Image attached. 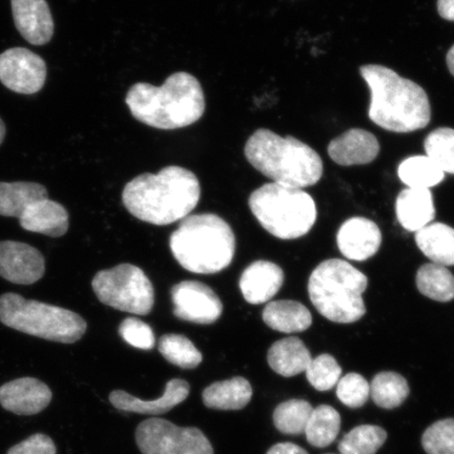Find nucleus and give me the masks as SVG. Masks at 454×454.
<instances>
[{"label":"nucleus","instance_id":"obj_27","mask_svg":"<svg viewBox=\"0 0 454 454\" xmlns=\"http://www.w3.org/2000/svg\"><path fill=\"white\" fill-rule=\"evenodd\" d=\"M419 292L438 302H450L454 299V276L446 266L428 263L421 266L417 274Z\"/></svg>","mask_w":454,"mask_h":454},{"label":"nucleus","instance_id":"obj_1","mask_svg":"<svg viewBox=\"0 0 454 454\" xmlns=\"http://www.w3.org/2000/svg\"><path fill=\"white\" fill-rule=\"evenodd\" d=\"M201 187L190 169L170 166L141 174L124 187L122 202L144 223L163 226L187 217L200 200Z\"/></svg>","mask_w":454,"mask_h":454},{"label":"nucleus","instance_id":"obj_28","mask_svg":"<svg viewBox=\"0 0 454 454\" xmlns=\"http://www.w3.org/2000/svg\"><path fill=\"white\" fill-rule=\"evenodd\" d=\"M403 184L411 189H427L442 183L445 173L427 156H412L403 160L397 168Z\"/></svg>","mask_w":454,"mask_h":454},{"label":"nucleus","instance_id":"obj_42","mask_svg":"<svg viewBox=\"0 0 454 454\" xmlns=\"http://www.w3.org/2000/svg\"><path fill=\"white\" fill-rule=\"evenodd\" d=\"M446 62L448 70H450L451 75L454 76V44L450 49V51H448V53L446 55Z\"/></svg>","mask_w":454,"mask_h":454},{"label":"nucleus","instance_id":"obj_18","mask_svg":"<svg viewBox=\"0 0 454 454\" xmlns=\"http://www.w3.org/2000/svg\"><path fill=\"white\" fill-rule=\"evenodd\" d=\"M190 391L191 386L184 380L173 379L167 384L164 394L157 400H141L127 391L114 390L110 395V402L119 411L160 416L185 401Z\"/></svg>","mask_w":454,"mask_h":454},{"label":"nucleus","instance_id":"obj_3","mask_svg":"<svg viewBox=\"0 0 454 454\" xmlns=\"http://www.w3.org/2000/svg\"><path fill=\"white\" fill-rule=\"evenodd\" d=\"M360 73L372 93L368 116L378 127L404 134L428 126L430 101L421 85L381 65L362 66Z\"/></svg>","mask_w":454,"mask_h":454},{"label":"nucleus","instance_id":"obj_21","mask_svg":"<svg viewBox=\"0 0 454 454\" xmlns=\"http://www.w3.org/2000/svg\"><path fill=\"white\" fill-rule=\"evenodd\" d=\"M396 217L408 231H418L433 223L435 217L434 197L430 190H403L396 198Z\"/></svg>","mask_w":454,"mask_h":454},{"label":"nucleus","instance_id":"obj_8","mask_svg":"<svg viewBox=\"0 0 454 454\" xmlns=\"http://www.w3.org/2000/svg\"><path fill=\"white\" fill-rule=\"evenodd\" d=\"M0 322L28 336L62 344L78 342L88 327L76 312L27 300L14 293L0 296Z\"/></svg>","mask_w":454,"mask_h":454},{"label":"nucleus","instance_id":"obj_30","mask_svg":"<svg viewBox=\"0 0 454 454\" xmlns=\"http://www.w3.org/2000/svg\"><path fill=\"white\" fill-rule=\"evenodd\" d=\"M340 428L339 412L332 406L320 405L312 411L304 434L311 446L325 448L336 441Z\"/></svg>","mask_w":454,"mask_h":454},{"label":"nucleus","instance_id":"obj_32","mask_svg":"<svg viewBox=\"0 0 454 454\" xmlns=\"http://www.w3.org/2000/svg\"><path fill=\"white\" fill-rule=\"evenodd\" d=\"M387 440V433L376 425H361L340 441V454H376Z\"/></svg>","mask_w":454,"mask_h":454},{"label":"nucleus","instance_id":"obj_33","mask_svg":"<svg viewBox=\"0 0 454 454\" xmlns=\"http://www.w3.org/2000/svg\"><path fill=\"white\" fill-rule=\"evenodd\" d=\"M312 411L314 408L308 401L294 399L277 406L272 419L280 433L299 435L305 433Z\"/></svg>","mask_w":454,"mask_h":454},{"label":"nucleus","instance_id":"obj_36","mask_svg":"<svg viewBox=\"0 0 454 454\" xmlns=\"http://www.w3.org/2000/svg\"><path fill=\"white\" fill-rule=\"evenodd\" d=\"M422 445L427 454H454V419L429 426L423 434Z\"/></svg>","mask_w":454,"mask_h":454},{"label":"nucleus","instance_id":"obj_41","mask_svg":"<svg viewBox=\"0 0 454 454\" xmlns=\"http://www.w3.org/2000/svg\"><path fill=\"white\" fill-rule=\"evenodd\" d=\"M438 12L442 20L454 21V0H438Z\"/></svg>","mask_w":454,"mask_h":454},{"label":"nucleus","instance_id":"obj_31","mask_svg":"<svg viewBox=\"0 0 454 454\" xmlns=\"http://www.w3.org/2000/svg\"><path fill=\"white\" fill-rule=\"evenodd\" d=\"M158 349L170 364L183 369H195L203 360L202 354L194 343L183 334H164L159 342Z\"/></svg>","mask_w":454,"mask_h":454},{"label":"nucleus","instance_id":"obj_43","mask_svg":"<svg viewBox=\"0 0 454 454\" xmlns=\"http://www.w3.org/2000/svg\"><path fill=\"white\" fill-rule=\"evenodd\" d=\"M5 133H7V129H5V124L3 121V119L0 118V145L3 144V141L5 137Z\"/></svg>","mask_w":454,"mask_h":454},{"label":"nucleus","instance_id":"obj_40","mask_svg":"<svg viewBox=\"0 0 454 454\" xmlns=\"http://www.w3.org/2000/svg\"><path fill=\"white\" fill-rule=\"evenodd\" d=\"M266 454H309V452L293 442H279L272 446Z\"/></svg>","mask_w":454,"mask_h":454},{"label":"nucleus","instance_id":"obj_38","mask_svg":"<svg viewBox=\"0 0 454 454\" xmlns=\"http://www.w3.org/2000/svg\"><path fill=\"white\" fill-rule=\"evenodd\" d=\"M119 334L132 345L133 348L151 350L155 346V334L150 325L137 319V317H127L119 326Z\"/></svg>","mask_w":454,"mask_h":454},{"label":"nucleus","instance_id":"obj_35","mask_svg":"<svg viewBox=\"0 0 454 454\" xmlns=\"http://www.w3.org/2000/svg\"><path fill=\"white\" fill-rule=\"evenodd\" d=\"M309 384L317 390H331L340 381L342 368L331 355H321L311 360L305 371Z\"/></svg>","mask_w":454,"mask_h":454},{"label":"nucleus","instance_id":"obj_23","mask_svg":"<svg viewBox=\"0 0 454 454\" xmlns=\"http://www.w3.org/2000/svg\"><path fill=\"white\" fill-rule=\"evenodd\" d=\"M253 388L247 379L236 377L215 382L204 389V405L211 410L240 411L251 402Z\"/></svg>","mask_w":454,"mask_h":454},{"label":"nucleus","instance_id":"obj_4","mask_svg":"<svg viewBox=\"0 0 454 454\" xmlns=\"http://www.w3.org/2000/svg\"><path fill=\"white\" fill-rule=\"evenodd\" d=\"M247 161L275 184L302 190L319 183L323 161L319 154L304 142L259 129L244 146Z\"/></svg>","mask_w":454,"mask_h":454},{"label":"nucleus","instance_id":"obj_34","mask_svg":"<svg viewBox=\"0 0 454 454\" xmlns=\"http://www.w3.org/2000/svg\"><path fill=\"white\" fill-rule=\"evenodd\" d=\"M426 156L429 157L442 172L454 175V129L439 128L424 140Z\"/></svg>","mask_w":454,"mask_h":454},{"label":"nucleus","instance_id":"obj_29","mask_svg":"<svg viewBox=\"0 0 454 454\" xmlns=\"http://www.w3.org/2000/svg\"><path fill=\"white\" fill-rule=\"evenodd\" d=\"M411 389L406 379L394 372H383L373 378L371 384L372 399L384 410H395L405 402Z\"/></svg>","mask_w":454,"mask_h":454},{"label":"nucleus","instance_id":"obj_44","mask_svg":"<svg viewBox=\"0 0 454 454\" xmlns=\"http://www.w3.org/2000/svg\"><path fill=\"white\" fill-rule=\"evenodd\" d=\"M327 454H333V453H327Z\"/></svg>","mask_w":454,"mask_h":454},{"label":"nucleus","instance_id":"obj_13","mask_svg":"<svg viewBox=\"0 0 454 454\" xmlns=\"http://www.w3.org/2000/svg\"><path fill=\"white\" fill-rule=\"evenodd\" d=\"M45 261L37 248L17 241L0 242V277L19 286H31L41 280Z\"/></svg>","mask_w":454,"mask_h":454},{"label":"nucleus","instance_id":"obj_5","mask_svg":"<svg viewBox=\"0 0 454 454\" xmlns=\"http://www.w3.org/2000/svg\"><path fill=\"white\" fill-rule=\"evenodd\" d=\"M170 251L183 268L212 275L229 268L236 252V238L229 223L215 214L185 217L169 238Z\"/></svg>","mask_w":454,"mask_h":454},{"label":"nucleus","instance_id":"obj_19","mask_svg":"<svg viewBox=\"0 0 454 454\" xmlns=\"http://www.w3.org/2000/svg\"><path fill=\"white\" fill-rule=\"evenodd\" d=\"M284 272L279 265L259 260L242 272L239 287L248 303L258 305L269 302L280 291Z\"/></svg>","mask_w":454,"mask_h":454},{"label":"nucleus","instance_id":"obj_6","mask_svg":"<svg viewBox=\"0 0 454 454\" xmlns=\"http://www.w3.org/2000/svg\"><path fill=\"white\" fill-rule=\"evenodd\" d=\"M367 286V277L350 263L340 259L326 260L311 272L309 299L329 321L348 325L366 314L362 294Z\"/></svg>","mask_w":454,"mask_h":454},{"label":"nucleus","instance_id":"obj_17","mask_svg":"<svg viewBox=\"0 0 454 454\" xmlns=\"http://www.w3.org/2000/svg\"><path fill=\"white\" fill-rule=\"evenodd\" d=\"M327 152L339 166H363L379 156L380 144L376 136L368 130L350 129L332 140Z\"/></svg>","mask_w":454,"mask_h":454},{"label":"nucleus","instance_id":"obj_11","mask_svg":"<svg viewBox=\"0 0 454 454\" xmlns=\"http://www.w3.org/2000/svg\"><path fill=\"white\" fill-rule=\"evenodd\" d=\"M47 64L26 48H12L0 54V82L15 93L32 95L43 88Z\"/></svg>","mask_w":454,"mask_h":454},{"label":"nucleus","instance_id":"obj_7","mask_svg":"<svg viewBox=\"0 0 454 454\" xmlns=\"http://www.w3.org/2000/svg\"><path fill=\"white\" fill-rule=\"evenodd\" d=\"M248 206L263 229L283 240L309 234L317 220L316 203L308 192L275 183L253 192Z\"/></svg>","mask_w":454,"mask_h":454},{"label":"nucleus","instance_id":"obj_24","mask_svg":"<svg viewBox=\"0 0 454 454\" xmlns=\"http://www.w3.org/2000/svg\"><path fill=\"white\" fill-rule=\"evenodd\" d=\"M263 321L270 328L284 333H302L312 325L310 311L297 301H274L265 306Z\"/></svg>","mask_w":454,"mask_h":454},{"label":"nucleus","instance_id":"obj_15","mask_svg":"<svg viewBox=\"0 0 454 454\" xmlns=\"http://www.w3.org/2000/svg\"><path fill=\"white\" fill-rule=\"evenodd\" d=\"M17 30L28 43L44 45L54 35V20L47 0H11Z\"/></svg>","mask_w":454,"mask_h":454},{"label":"nucleus","instance_id":"obj_22","mask_svg":"<svg viewBox=\"0 0 454 454\" xmlns=\"http://www.w3.org/2000/svg\"><path fill=\"white\" fill-rule=\"evenodd\" d=\"M311 356L305 344L297 337L278 340L268 354L269 365L282 377L298 376L308 369Z\"/></svg>","mask_w":454,"mask_h":454},{"label":"nucleus","instance_id":"obj_37","mask_svg":"<svg viewBox=\"0 0 454 454\" xmlns=\"http://www.w3.org/2000/svg\"><path fill=\"white\" fill-rule=\"evenodd\" d=\"M338 399L349 408H360L371 396V385L359 373L351 372L340 379L337 386Z\"/></svg>","mask_w":454,"mask_h":454},{"label":"nucleus","instance_id":"obj_16","mask_svg":"<svg viewBox=\"0 0 454 454\" xmlns=\"http://www.w3.org/2000/svg\"><path fill=\"white\" fill-rule=\"evenodd\" d=\"M337 242L345 258L365 261L378 253L382 234L373 221L362 217L350 218L340 227Z\"/></svg>","mask_w":454,"mask_h":454},{"label":"nucleus","instance_id":"obj_25","mask_svg":"<svg viewBox=\"0 0 454 454\" xmlns=\"http://www.w3.org/2000/svg\"><path fill=\"white\" fill-rule=\"evenodd\" d=\"M417 246L421 252L442 266L454 265V229L444 223H430L417 231Z\"/></svg>","mask_w":454,"mask_h":454},{"label":"nucleus","instance_id":"obj_20","mask_svg":"<svg viewBox=\"0 0 454 454\" xmlns=\"http://www.w3.org/2000/svg\"><path fill=\"white\" fill-rule=\"evenodd\" d=\"M20 224L25 231L59 238L69 230V214L62 204L48 198L28 207L21 215Z\"/></svg>","mask_w":454,"mask_h":454},{"label":"nucleus","instance_id":"obj_12","mask_svg":"<svg viewBox=\"0 0 454 454\" xmlns=\"http://www.w3.org/2000/svg\"><path fill=\"white\" fill-rule=\"evenodd\" d=\"M174 315L180 320L209 325L223 315V305L218 294L202 282L184 281L170 289Z\"/></svg>","mask_w":454,"mask_h":454},{"label":"nucleus","instance_id":"obj_10","mask_svg":"<svg viewBox=\"0 0 454 454\" xmlns=\"http://www.w3.org/2000/svg\"><path fill=\"white\" fill-rule=\"evenodd\" d=\"M135 438L144 454H214L200 429L179 427L168 419H145L136 429Z\"/></svg>","mask_w":454,"mask_h":454},{"label":"nucleus","instance_id":"obj_39","mask_svg":"<svg viewBox=\"0 0 454 454\" xmlns=\"http://www.w3.org/2000/svg\"><path fill=\"white\" fill-rule=\"evenodd\" d=\"M56 446L50 436L36 434L11 448L8 454H56Z\"/></svg>","mask_w":454,"mask_h":454},{"label":"nucleus","instance_id":"obj_14","mask_svg":"<svg viewBox=\"0 0 454 454\" xmlns=\"http://www.w3.org/2000/svg\"><path fill=\"white\" fill-rule=\"evenodd\" d=\"M52 401L49 386L35 378H20L0 387V404L19 416L42 412Z\"/></svg>","mask_w":454,"mask_h":454},{"label":"nucleus","instance_id":"obj_9","mask_svg":"<svg viewBox=\"0 0 454 454\" xmlns=\"http://www.w3.org/2000/svg\"><path fill=\"white\" fill-rule=\"evenodd\" d=\"M92 286L100 302L112 309L146 316L154 308V287L137 266L123 263L98 271Z\"/></svg>","mask_w":454,"mask_h":454},{"label":"nucleus","instance_id":"obj_26","mask_svg":"<svg viewBox=\"0 0 454 454\" xmlns=\"http://www.w3.org/2000/svg\"><path fill=\"white\" fill-rule=\"evenodd\" d=\"M48 199V191L35 183H0V215L20 218L33 203Z\"/></svg>","mask_w":454,"mask_h":454},{"label":"nucleus","instance_id":"obj_2","mask_svg":"<svg viewBox=\"0 0 454 454\" xmlns=\"http://www.w3.org/2000/svg\"><path fill=\"white\" fill-rule=\"evenodd\" d=\"M126 104L136 121L164 130L189 127L206 111L201 83L186 72L172 74L161 87L135 83L129 90Z\"/></svg>","mask_w":454,"mask_h":454}]
</instances>
